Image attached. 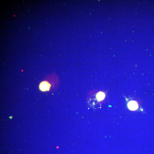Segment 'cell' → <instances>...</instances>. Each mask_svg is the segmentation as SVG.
I'll return each mask as SVG.
<instances>
[{
  "label": "cell",
  "instance_id": "cell-1",
  "mask_svg": "<svg viewBox=\"0 0 154 154\" xmlns=\"http://www.w3.org/2000/svg\"><path fill=\"white\" fill-rule=\"evenodd\" d=\"M128 107L129 109L132 111H134L138 109L139 105L138 103L135 101H131L128 104Z\"/></svg>",
  "mask_w": 154,
  "mask_h": 154
},
{
  "label": "cell",
  "instance_id": "cell-2",
  "mask_svg": "<svg viewBox=\"0 0 154 154\" xmlns=\"http://www.w3.org/2000/svg\"><path fill=\"white\" fill-rule=\"evenodd\" d=\"M51 85L46 81H43L40 83V89L43 91H49L50 89Z\"/></svg>",
  "mask_w": 154,
  "mask_h": 154
},
{
  "label": "cell",
  "instance_id": "cell-3",
  "mask_svg": "<svg viewBox=\"0 0 154 154\" xmlns=\"http://www.w3.org/2000/svg\"><path fill=\"white\" fill-rule=\"evenodd\" d=\"M105 97V95L104 93L100 92L97 94L96 98L98 101H101L104 99Z\"/></svg>",
  "mask_w": 154,
  "mask_h": 154
}]
</instances>
